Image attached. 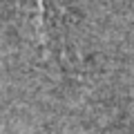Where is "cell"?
<instances>
[{"mask_svg":"<svg viewBox=\"0 0 134 134\" xmlns=\"http://www.w3.org/2000/svg\"><path fill=\"white\" fill-rule=\"evenodd\" d=\"M16 9L20 18V29L25 38L31 40L34 47L45 58L54 52V36L49 27V16H47V0H16Z\"/></svg>","mask_w":134,"mask_h":134,"instance_id":"6da1fadb","label":"cell"}]
</instances>
